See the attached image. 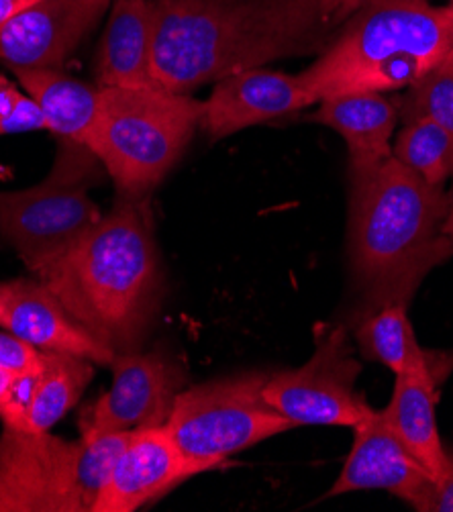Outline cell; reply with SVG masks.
<instances>
[{
  "label": "cell",
  "mask_w": 453,
  "mask_h": 512,
  "mask_svg": "<svg viewBox=\"0 0 453 512\" xmlns=\"http://www.w3.org/2000/svg\"><path fill=\"white\" fill-rule=\"evenodd\" d=\"M364 0H154L151 76L188 94L235 72L323 54Z\"/></svg>",
  "instance_id": "cell-1"
},
{
  "label": "cell",
  "mask_w": 453,
  "mask_h": 512,
  "mask_svg": "<svg viewBox=\"0 0 453 512\" xmlns=\"http://www.w3.org/2000/svg\"><path fill=\"white\" fill-rule=\"evenodd\" d=\"M35 278L100 341L117 353L135 351L160 288L145 200L123 196L107 217Z\"/></svg>",
  "instance_id": "cell-2"
},
{
  "label": "cell",
  "mask_w": 453,
  "mask_h": 512,
  "mask_svg": "<svg viewBox=\"0 0 453 512\" xmlns=\"http://www.w3.org/2000/svg\"><path fill=\"white\" fill-rule=\"evenodd\" d=\"M453 56V9L427 0H364L317 62L298 74L321 100L409 88Z\"/></svg>",
  "instance_id": "cell-3"
},
{
  "label": "cell",
  "mask_w": 453,
  "mask_h": 512,
  "mask_svg": "<svg viewBox=\"0 0 453 512\" xmlns=\"http://www.w3.org/2000/svg\"><path fill=\"white\" fill-rule=\"evenodd\" d=\"M451 207V190L427 184L394 156L351 182L347 251L358 288L368 292L429 253H451L441 235Z\"/></svg>",
  "instance_id": "cell-4"
},
{
  "label": "cell",
  "mask_w": 453,
  "mask_h": 512,
  "mask_svg": "<svg viewBox=\"0 0 453 512\" xmlns=\"http://www.w3.org/2000/svg\"><path fill=\"white\" fill-rule=\"evenodd\" d=\"M203 117V102L162 86L100 88L88 137L123 196L143 198L176 166Z\"/></svg>",
  "instance_id": "cell-5"
},
{
  "label": "cell",
  "mask_w": 453,
  "mask_h": 512,
  "mask_svg": "<svg viewBox=\"0 0 453 512\" xmlns=\"http://www.w3.org/2000/svg\"><path fill=\"white\" fill-rule=\"evenodd\" d=\"M129 433L68 441L49 431L0 433V512H92Z\"/></svg>",
  "instance_id": "cell-6"
},
{
  "label": "cell",
  "mask_w": 453,
  "mask_h": 512,
  "mask_svg": "<svg viewBox=\"0 0 453 512\" xmlns=\"http://www.w3.org/2000/svg\"><path fill=\"white\" fill-rule=\"evenodd\" d=\"M103 170L88 145L60 137L52 172L39 184L0 192V237L33 274L62 258L103 219L90 196Z\"/></svg>",
  "instance_id": "cell-7"
},
{
  "label": "cell",
  "mask_w": 453,
  "mask_h": 512,
  "mask_svg": "<svg viewBox=\"0 0 453 512\" xmlns=\"http://www.w3.org/2000/svg\"><path fill=\"white\" fill-rule=\"evenodd\" d=\"M266 382L268 374L247 372L180 390L166 427L188 457L217 468L233 453L294 429L266 402Z\"/></svg>",
  "instance_id": "cell-8"
},
{
  "label": "cell",
  "mask_w": 453,
  "mask_h": 512,
  "mask_svg": "<svg viewBox=\"0 0 453 512\" xmlns=\"http://www.w3.org/2000/svg\"><path fill=\"white\" fill-rule=\"evenodd\" d=\"M362 362L345 327H323L307 364L268 376L266 402L294 427H349L366 421L374 408L356 390Z\"/></svg>",
  "instance_id": "cell-9"
},
{
  "label": "cell",
  "mask_w": 453,
  "mask_h": 512,
  "mask_svg": "<svg viewBox=\"0 0 453 512\" xmlns=\"http://www.w3.org/2000/svg\"><path fill=\"white\" fill-rule=\"evenodd\" d=\"M113 384L80 419L84 441L166 425L184 374L160 351L117 353Z\"/></svg>",
  "instance_id": "cell-10"
},
{
  "label": "cell",
  "mask_w": 453,
  "mask_h": 512,
  "mask_svg": "<svg viewBox=\"0 0 453 512\" xmlns=\"http://www.w3.org/2000/svg\"><path fill=\"white\" fill-rule=\"evenodd\" d=\"M449 258H453L449 251L429 253L364 292L354 335L366 360L382 364L394 376L431 362V355L417 343L407 311L423 278Z\"/></svg>",
  "instance_id": "cell-11"
},
{
  "label": "cell",
  "mask_w": 453,
  "mask_h": 512,
  "mask_svg": "<svg viewBox=\"0 0 453 512\" xmlns=\"http://www.w3.org/2000/svg\"><path fill=\"white\" fill-rule=\"evenodd\" d=\"M209 470L215 466L188 457L166 425L135 429L129 433L92 512H133Z\"/></svg>",
  "instance_id": "cell-12"
},
{
  "label": "cell",
  "mask_w": 453,
  "mask_h": 512,
  "mask_svg": "<svg viewBox=\"0 0 453 512\" xmlns=\"http://www.w3.org/2000/svg\"><path fill=\"white\" fill-rule=\"evenodd\" d=\"M435 480L419 459L402 445L376 411L354 427V445L329 490V496L386 490L419 512H429Z\"/></svg>",
  "instance_id": "cell-13"
},
{
  "label": "cell",
  "mask_w": 453,
  "mask_h": 512,
  "mask_svg": "<svg viewBox=\"0 0 453 512\" xmlns=\"http://www.w3.org/2000/svg\"><path fill=\"white\" fill-rule=\"evenodd\" d=\"M111 0H39L0 29V60L13 72L62 68Z\"/></svg>",
  "instance_id": "cell-14"
},
{
  "label": "cell",
  "mask_w": 453,
  "mask_h": 512,
  "mask_svg": "<svg viewBox=\"0 0 453 512\" xmlns=\"http://www.w3.org/2000/svg\"><path fill=\"white\" fill-rule=\"evenodd\" d=\"M0 329L41 351L72 353L111 366L117 351L80 325L39 278L0 282Z\"/></svg>",
  "instance_id": "cell-15"
},
{
  "label": "cell",
  "mask_w": 453,
  "mask_h": 512,
  "mask_svg": "<svg viewBox=\"0 0 453 512\" xmlns=\"http://www.w3.org/2000/svg\"><path fill=\"white\" fill-rule=\"evenodd\" d=\"M311 105L315 100L298 76L251 68L215 82L209 100L203 102L200 127L211 141H219Z\"/></svg>",
  "instance_id": "cell-16"
},
{
  "label": "cell",
  "mask_w": 453,
  "mask_h": 512,
  "mask_svg": "<svg viewBox=\"0 0 453 512\" xmlns=\"http://www.w3.org/2000/svg\"><path fill=\"white\" fill-rule=\"evenodd\" d=\"M311 123L337 131L347 143L349 176L358 182L392 158V135L400 119V98L386 92L339 94L319 102L307 117Z\"/></svg>",
  "instance_id": "cell-17"
},
{
  "label": "cell",
  "mask_w": 453,
  "mask_h": 512,
  "mask_svg": "<svg viewBox=\"0 0 453 512\" xmlns=\"http://www.w3.org/2000/svg\"><path fill=\"white\" fill-rule=\"evenodd\" d=\"M441 362H427L394 378V390L388 406L382 411L394 435L402 441L419 462L429 470L433 480L445 468L447 447L437 427V386L443 380Z\"/></svg>",
  "instance_id": "cell-18"
},
{
  "label": "cell",
  "mask_w": 453,
  "mask_h": 512,
  "mask_svg": "<svg viewBox=\"0 0 453 512\" xmlns=\"http://www.w3.org/2000/svg\"><path fill=\"white\" fill-rule=\"evenodd\" d=\"M154 29V0H117L100 43V88L158 86L151 76Z\"/></svg>",
  "instance_id": "cell-19"
},
{
  "label": "cell",
  "mask_w": 453,
  "mask_h": 512,
  "mask_svg": "<svg viewBox=\"0 0 453 512\" xmlns=\"http://www.w3.org/2000/svg\"><path fill=\"white\" fill-rule=\"evenodd\" d=\"M15 78L37 102L47 127L62 139L88 143L100 107V86H90L62 68L21 70Z\"/></svg>",
  "instance_id": "cell-20"
},
{
  "label": "cell",
  "mask_w": 453,
  "mask_h": 512,
  "mask_svg": "<svg viewBox=\"0 0 453 512\" xmlns=\"http://www.w3.org/2000/svg\"><path fill=\"white\" fill-rule=\"evenodd\" d=\"M92 380V362L72 353L45 351V366L25 398L29 431H52L78 404Z\"/></svg>",
  "instance_id": "cell-21"
},
{
  "label": "cell",
  "mask_w": 453,
  "mask_h": 512,
  "mask_svg": "<svg viewBox=\"0 0 453 512\" xmlns=\"http://www.w3.org/2000/svg\"><path fill=\"white\" fill-rule=\"evenodd\" d=\"M392 156L427 184L445 188L453 178V133L429 119L405 123L392 145Z\"/></svg>",
  "instance_id": "cell-22"
},
{
  "label": "cell",
  "mask_w": 453,
  "mask_h": 512,
  "mask_svg": "<svg viewBox=\"0 0 453 512\" xmlns=\"http://www.w3.org/2000/svg\"><path fill=\"white\" fill-rule=\"evenodd\" d=\"M400 119H429L453 133V56L407 88L400 98Z\"/></svg>",
  "instance_id": "cell-23"
},
{
  "label": "cell",
  "mask_w": 453,
  "mask_h": 512,
  "mask_svg": "<svg viewBox=\"0 0 453 512\" xmlns=\"http://www.w3.org/2000/svg\"><path fill=\"white\" fill-rule=\"evenodd\" d=\"M49 131L37 102L0 76V135Z\"/></svg>",
  "instance_id": "cell-24"
},
{
  "label": "cell",
  "mask_w": 453,
  "mask_h": 512,
  "mask_svg": "<svg viewBox=\"0 0 453 512\" xmlns=\"http://www.w3.org/2000/svg\"><path fill=\"white\" fill-rule=\"evenodd\" d=\"M45 366V351L29 345L9 331H0V370L19 384V396L25 406L27 392Z\"/></svg>",
  "instance_id": "cell-25"
},
{
  "label": "cell",
  "mask_w": 453,
  "mask_h": 512,
  "mask_svg": "<svg viewBox=\"0 0 453 512\" xmlns=\"http://www.w3.org/2000/svg\"><path fill=\"white\" fill-rule=\"evenodd\" d=\"M0 421L5 423V427L29 431L25 406L19 396V384L3 370H0Z\"/></svg>",
  "instance_id": "cell-26"
},
{
  "label": "cell",
  "mask_w": 453,
  "mask_h": 512,
  "mask_svg": "<svg viewBox=\"0 0 453 512\" xmlns=\"http://www.w3.org/2000/svg\"><path fill=\"white\" fill-rule=\"evenodd\" d=\"M429 512H453V449H447L445 468L435 480Z\"/></svg>",
  "instance_id": "cell-27"
},
{
  "label": "cell",
  "mask_w": 453,
  "mask_h": 512,
  "mask_svg": "<svg viewBox=\"0 0 453 512\" xmlns=\"http://www.w3.org/2000/svg\"><path fill=\"white\" fill-rule=\"evenodd\" d=\"M37 3L39 0H0V29Z\"/></svg>",
  "instance_id": "cell-28"
},
{
  "label": "cell",
  "mask_w": 453,
  "mask_h": 512,
  "mask_svg": "<svg viewBox=\"0 0 453 512\" xmlns=\"http://www.w3.org/2000/svg\"><path fill=\"white\" fill-rule=\"evenodd\" d=\"M441 235L447 239V243L451 247V253H453V207L449 209L445 221L441 223Z\"/></svg>",
  "instance_id": "cell-29"
},
{
  "label": "cell",
  "mask_w": 453,
  "mask_h": 512,
  "mask_svg": "<svg viewBox=\"0 0 453 512\" xmlns=\"http://www.w3.org/2000/svg\"><path fill=\"white\" fill-rule=\"evenodd\" d=\"M451 9H453V3H451Z\"/></svg>",
  "instance_id": "cell-30"
}]
</instances>
